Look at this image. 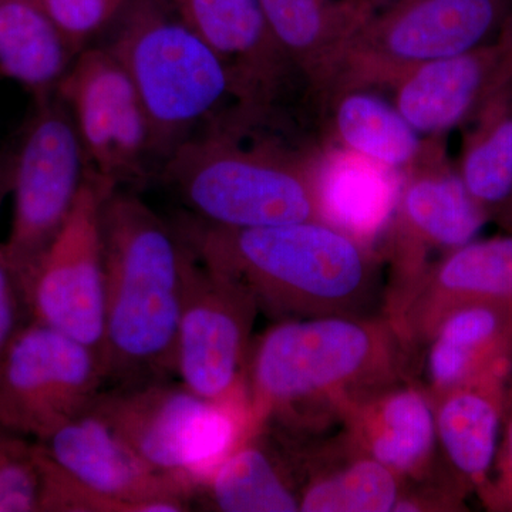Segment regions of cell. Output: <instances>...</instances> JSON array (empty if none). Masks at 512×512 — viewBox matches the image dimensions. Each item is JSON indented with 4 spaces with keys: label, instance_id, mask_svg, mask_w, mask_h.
Segmentation results:
<instances>
[{
    "label": "cell",
    "instance_id": "obj_1",
    "mask_svg": "<svg viewBox=\"0 0 512 512\" xmlns=\"http://www.w3.org/2000/svg\"><path fill=\"white\" fill-rule=\"evenodd\" d=\"M420 355L383 312L275 322L249 352L254 430L318 436L349 403L417 377Z\"/></svg>",
    "mask_w": 512,
    "mask_h": 512
},
{
    "label": "cell",
    "instance_id": "obj_2",
    "mask_svg": "<svg viewBox=\"0 0 512 512\" xmlns=\"http://www.w3.org/2000/svg\"><path fill=\"white\" fill-rule=\"evenodd\" d=\"M175 227L202 264L244 286L275 322L382 309V254L338 225L224 228L188 215Z\"/></svg>",
    "mask_w": 512,
    "mask_h": 512
},
{
    "label": "cell",
    "instance_id": "obj_3",
    "mask_svg": "<svg viewBox=\"0 0 512 512\" xmlns=\"http://www.w3.org/2000/svg\"><path fill=\"white\" fill-rule=\"evenodd\" d=\"M101 237L107 382L170 380L191 249L175 224L120 187L104 201Z\"/></svg>",
    "mask_w": 512,
    "mask_h": 512
},
{
    "label": "cell",
    "instance_id": "obj_4",
    "mask_svg": "<svg viewBox=\"0 0 512 512\" xmlns=\"http://www.w3.org/2000/svg\"><path fill=\"white\" fill-rule=\"evenodd\" d=\"M328 148L215 120L175 148L161 177L204 224L258 228L328 221Z\"/></svg>",
    "mask_w": 512,
    "mask_h": 512
},
{
    "label": "cell",
    "instance_id": "obj_5",
    "mask_svg": "<svg viewBox=\"0 0 512 512\" xmlns=\"http://www.w3.org/2000/svg\"><path fill=\"white\" fill-rule=\"evenodd\" d=\"M110 30L106 47L140 96L156 161L234 109L224 62L164 0H128Z\"/></svg>",
    "mask_w": 512,
    "mask_h": 512
},
{
    "label": "cell",
    "instance_id": "obj_6",
    "mask_svg": "<svg viewBox=\"0 0 512 512\" xmlns=\"http://www.w3.org/2000/svg\"><path fill=\"white\" fill-rule=\"evenodd\" d=\"M512 22V0H386L350 37L325 97L390 89L416 67L494 42Z\"/></svg>",
    "mask_w": 512,
    "mask_h": 512
},
{
    "label": "cell",
    "instance_id": "obj_7",
    "mask_svg": "<svg viewBox=\"0 0 512 512\" xmlns=\"http://www.w3.org/2000/svg\"><path fill=\"white\" fill-rule=\"evenodd\" d=\"M92 412L148 466L194 491L254 433L248 404L211 402L170 380L103 390Z\"/></svg>",
    "mask_w": 512,
    "mask_h": 512
},
{
    "label": "cell",
    "instance_id": "obj_8",
    "mask_svg": "<svg viewBox=\"0 0 512 512\" xmlns=\"http://www.w3.org/2000/svg\"><path fill=\"white\" fill-rule=\"evenodd\" d=\"M90 164L69 107L59 94L33 97L10 153L12 225L3 245L23 296L40 259L69 218Z\"/></svg>",
    "mask_w": 512,
    "mask_h": 512
},
{
    "label": "cell",
    "instance_id": "obj_9",
    "mask_svg": "<svg viewBox=\"0 0 512 512\" xmlns=\"http://www.w3.org/2000/svg\"><path fill=\"white\" fill-rule=\"evenodd\" d=\"M164 2L227 67L235 96L228 114L238 126H282L291 101L318 114V101L275 39L261 0Z\"/></svg>",
    "mask_w": 512,
    "mask_h": 512
},
{
    "label": "cell",
    "instance_id": "obj_10",
    "mask_svg": "<svg viewBox=\"0 0 512 512\" xmlns=\"http://www.w3.org/2000/svg\"><path fill=\"white\" fill-rule=\"evenodd\" d=\"M403 174L382 254L387 266L382 312L392 320L434 261L431 256L474 241L490 221L447 160L444 138Z\"/></svg>",
    "mask_w": 512,
    "mask_h": 512
},
{
    "label": "cell",
    "instance_id": "obj_11",
    "mask_svg": "<svg viewBox=\"0 0 512 512\" xmlns=\"http://www.w3.org/2000/svg\"><path fill=\"white\" fill-rule=\"evenodd\" d=\"M106 382L103 360L94 350L28 319L0 366V426L45 440L90 412Z\"/></svg>",
    "mask_w": 512,
    "mask_h": 512
},
{
    "label": "cell",
    "instance_id": "obj_12",
    "mask_svg": "<svg viewBox=\"0 0 512 512\" xmlns=\"http://www.w3.org/2000/svg\"><path fill=\"white\" fill-rule=\"evenodd\" d=\"M258 313L244 286L191 251L175 342L181 383L211 402L248 404L245 376Z\"/></svg>",
    "mask_w": 512,
    "mask_h": 512
},
{
    "label": "cell",
    "instance_id": "obj_13",
    "mask_svg": "<svg viewBox=\"0 0 512 512\" xmlns=\"http://www.w3.org/2000/svg\"><path fill=\"white\" fill-rule=\"evenodd\" d=\"M116 188L90 168L69 218L40 259L25 293L29 319L79 340L103 363L106 278L101 211Z\"/></svg>",
    "mask_w": 512,
    "mask_h": 512
},
{
    "label": "cell",
    "instance_id": "obj_14",
    "mask_svg": "<svg viewBox=\"0 0 512 512\" xmlns=\"http://www.w3.org/2000/svg\"><path fill=\"white\" fill-rule=\"evenodd\" d=\"M56 93L72 113L92 170L120 188L146 180L156 161L150 123L136 87L106 46L82 50Z\"/></svg>",
    "mask_w": 512,
    "mask_h": 512
},
{
    "label": "cell",
    "instance_id": "obj_15",
    "mask_svg": "<svg viewBox=\"0 0 512 512\" xmlns=\"http://www.w3.org/2000/svg\"><path fill=\"white\" fill-rule=\"evenodd\" d=\"M36 444L53 466L97 498L106 512L191 510L194 488L148 466L92 410Z\"/></svg>",
    "mask_w": 512,
    "mask_h": 512
},
{
    "label": "cell",
    "instance_id": "obj_16",
    "mask_svg": "<svg viewBox=\"0 0 512 512\" xmlns=\"http://www.w3.org/2000/svg\"><path fill=\"white\" fill-rule=\"evenodd\" d=\"M512 82V22L494 42L416 67L390 87L394 107L423 137L466 126Z\"/></svg>",
    "mask_w": 512,
    "mask_h": 512
},
{
    "label": "cell",
    "instance_id": "obj_17",
    "mask_svg": "<svg viewBox=\"0 0 512 512\" xmlns=\"http://www.w3.org/2000/svg\"><path fill=\"white\" fill-rule=\"evenodd\" d=\"M339 424L360 451L404 483L427 480L439 471L433 399L419 377L359 397L342 410Z\"/></svg>",
    "mask_w": 512,
    "mask_h": 512
},
{
    "label": "cell",
    "instance_id": "obj_18",
    "mask_svg": "<svg viewBox=\"0 0 512 512\" xmlns=\"http://www.w3.org/2000/svg\"><path fill=\"white\" fill-rule=\"evenodd\" d=\"M485 301L512 302V234L474 239L431 262L393 319L420 353L447 313Z\"/></svg>",
    "mask_w": 512,
    "mask_h": 512
},
{
    "label": "cell",
    "instance_id": "obj_19",
    "mask_svg": "<svg viewBox=\"0 0 512 512\" xmlns=\"http://www.w3.org/2000/svg\"><path fill=\"white\" fill-rule=\"evenodd\" d=\"M282 441L299 485L302 512H393L404 488L402 478L360 451L345 436L311 443L284 436Z\"/></svg>",
    "mask_w": 512,
    "mask_h": 512
},
{
    "label": "cell",
    "instance_id": "obj_20",
    "mask_svg": "<svg viewBox=\"0 0 512 512\" xmlns=\"http://www.w3.org/2000/svg\"><path fill=\"white\" fill-rule=\"evenodd\" d=\"M510 372L485 373L431 396L439 467L463 497L477 494L493 471Z\"/></svg>",
    "mask_w": 512,
    "mask_h": 512
},
{
    "label": "cell",
    "instance_id": "obj_21",
    "mask_svg": "<svg viewBox=\"0 0 512 512\" xmlns=\"http://www.w3.org/2000/svg\"><path fill=\"white\" fill-rule=\"evenodd\" d=\"M421 382L436 396L498 370L512 369V302L460 306L437 323L421 346Z\"/></svg>",
    "mask_w": 512,
    "mask_h": 512
},
{
    "label": "cell",
    "instance_id": "obj_22",
    "mask_svg": "<svg viewBox=\"0 0 512 512\" xmlns=\"http://www.w3.org/2000/svg\"><path fill=\"white\" fill-rule=\"evenodd\" d=\"M375 92L340 90L325 97L320 107L323 137L329 148L404 173L429 156L444 137L421 136L393 103Z\"/></svg>",
    "mask_w": 512,
    "mask_h": 512
},
{
    "label": "cell",
    "instance_id": "obj_23",
    "mask_svg": "<svg viewBox=\"0 0 512 512\" xmlns=\"http://www.w3.org/2000/svg\"><path fill=\"white\" fill-rule=\"evenodd\" d=\"M269 429L249 434L205 478L195 498L212 511L298 512L295 468L278 437Z\"/></svg>",
    "mask_w": 512,
    "mask_h": 512
},
{
    "label": "cell",
    "instance_id": "obj_24",
    "mask_svg": "<svg viewBox=\"0 0 512 512\" xmlns=\"http://www.w3.org/2000/svg\"><path fill=\"white\" fill-rule=\"evenodd\" d=\"M275 39L320 103L350 37L366 22L345 0H261Z\"/></svg>",
    "mask_w": 512,
    "mask_h": 512
},
{
    "label": "cell",
    "instance_id": "obj_25",
    "mask_svg": "<svg viewBox=\"0 0 512 512\" xmlns=\"http://www.w3.org/2000/svg\"><path fill=\"white\" fill-rule=\"evenodd\" d=\"M76 56L42 0H0V77L45 96Z\"/></svg>",
    "mask_w": 512,
    "mask_h": 512
},
{
    "label": "cell",
    "instance_id": "obj_26",
    "mask_svg": "<svg viewBox=\"0 0 512 512\" xmlns=\"http://www.w3.org/2000/svg\"><path fill=\"white\" fill-rule=\"evenodd\" d=\"M461 128L457 171L491 221L512 197V82Z\"/></svg>",
    "mask_w": 512,
    "mask_h": 512
},
{
    "label": "cell",
    "instance_id": "obj_27",
    "mask_svg": "<svg viewBox=\"0 0 512 512\" xmlns=\"http://www.w3.org/2000/svg\"><path fill=\"white\" fill-rule=\"evenodd\" d=\"M35 440L0 426V512H39Z\"/></svg>",
    "mask_w": 512,
    "mask_h": 512
},
{
    "label": "cell",
    "instance_id": "obj_28",
    "mask_svg": "<svg viewBox=\"0 0 512 512\" xmlns=\"http://www.w3.org/2000/svg\"><path fill=\"white\" fill-rule=\"evenodd\" d=\"M76 55L114 25L128 0H42Z\"/></svg>",
    "mask_w": 512,
    "mask_h": 512
},
{
    "label": "cell",
    "instance_id": "obj_29",
    "mask_svg": "<svg viewBox=\"0 0 512 512\" xmlns=\"http://www.w3.org/2000/svg\"><path fill=\"white\" fill-rule=\"evenodd\" d=\"M476 495L487 511L512 512V369L505 386L503 426L493 471Z\"/></svg>",
    "mask_w": 512,
    "mask_h": 512
},
{
    "label": "cell",
    "instance_id": "obj_30",
    "mask_svg": "<svg viewBox=\"0 0 512 512\" xmlns=\"http://www.w3.org/2000/svg\"><path fill=\"white\" fill-rule=\"evenodd\" d=\"M28 319L25 296L0 244V366L10 343Z\"/></svg>",
    "mask_w": 512,
    "mask_h": 512
},
{
    "label": "cell",
    "instance_id": "obj_31",
    "mask_svg": "<svg viewBox=\"0 0 512 512\" xmlns=\"http://www.w3.org/2000/svg\"><path fill=\"white\" fill-rule=\"evenodd\" d=\"M10 194V153L0 147V207Z\"/></svg>",
    "mask_w": 512,
    "mask_h": 512
},
{
    "label": "cell",
    "instance_id": "obj_32",
    "mask_svg": "<svg viewBox=\"0 0 512 512\" xmlns=\"http://www.w3.org/2000/svg\"><path fill=\"white\" fill-rule=\"evenodd\" d=\"M345 2L348 3L350 8L355 10L357 15L367 20L386 0H345Z\"/></svg>",
    "mask_w": 512,
    "mask_h": 512
},
{
    "label": "cell",
    "instance_id": "obj_33",
    "mask_svg": "<svg viewBox=\"0 0 512 512\" xmlns=\"http://www.w3.org/2000/svg\"><path fill=\"white\" fill-rule=\"evenodd\" d=\"M504 232L512 234V197L511 200L494 215L493 220Z\"/></svg>",
    "mask_w": 512,
    "mask_h": 512
},
{
    "label": "cell",
    "instance_id": "obj_34",
    "mask_svg": "<svg viewBox=\"0 0 512 512\" xmlns=\"http://www.w3.org/2000/svg\"><path fill=\"white\" fill-rule=\"evenodd\" d=\"M0 208H2V207H0Z\"/></svg>",
    "mask_w": 512,
    "mask_h": 512
}]
</instances>
